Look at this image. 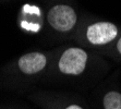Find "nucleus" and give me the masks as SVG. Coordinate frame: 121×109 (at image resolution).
Listing matches in <instances>:
<instances>
[{
	"mask_svg": "<svg viewBox=\"0 0 121 109\" xmlns=\"http://www.w3.org/2000/svg\"><path fill=\"white\" fill-rule=\"evenodd\" d=\"M47 21L50 27L58 33H69L75 27L78 13L71 6L59 3L49 9Z\"/></svg>",
	"mask_w": 121,
	"mask_h": 109,
	"instance_id": "4",
	"label": "nucleus"
},
{
	"mask_svg": "<svg viewBox=\"0 0 121 109\" xmlns=\"http://www.w3.org/2000/svg\"><path fill=\"white\" fill-rule=\"evenodd\" d=\"M113 53V56L116 58H118L121 60V35L117 38V40L115 42V45H113V48H112V52L111 55Z\"/></svg>",
	"mask_w": 121,
	"mask_h": 109,
	"instance_id": "7",
	"label": "nucleus"
},
{
	"mask_svg": "<svg viewBox=\"0 0 121 109\" xmlns=\"http://www.w3.org/2000/svg\"><path fill=\"white\" fill-rule=\"evenodd\" d=\"M11 109H17V108H11Z\"/></svg>",
	"mask_w": 121,
	"mask_h": 109,
	"instance_id": "8",
	"label": "nucleus"
},
{
	"mask_svg": "<svg viewBox=\"0 0 121 109\" xmlns=\"http://www.w3.org/2000/svg\"><path fill=\"white\" fill-rule=\"evenodd\" d=\"M120 36V30L115 23L99 21L88 25L82 34L84 45L94 48H104L111 45Z\"/></svg>",
	"mask_w": 121,
	"mask_h": 109,
	"instance_id": "3",
	"label": "nucleus"
},
{
	"mask_svg": "<svg viewBox=\"0 0 121 109\" xmlns=\"http://www.w3.org/2000/svg\"><path fill=\"white\" fill-rule=\"evenodd\" d=\"M35 99L45 109H86L79 101L69 100L59 95L38 94L35 96Z\"/></svg>",
	"mask_w": 121,
	"mask_h": 109,
	"instance_id": "5",
	"label": "nucleus"
},
{
	"mask_svg": "<svg viewBox=\"0 0 121 109\" xmlns=\"http://www.w3.org/2000/svg\"><path fill=\"white\" fill-rule=\"evenodd\" d=\"M103 109H121V92L117 88H109L101 96Z\"/></svg>",
	"mask_w": 121,
	"mask_h": 109,
	"instance_id": "6",
	"label": "nucleus"
},
{
	"mask_svg": "<svg viewBox=\"0 0 121 109\" xmlns=\"http://www.w3.org/2000/svg\"><path fill=\"white\" fill-rule=\"evenodd\" d=\"M52 56L44 51H31L24 53L1 71L0 78L10 87H19L28 82L43 78L49 71Z\"/></svg>",
	"mask_w": 121,
	"mask_h": 109,
	"instance_id": "1",
	"label": "nucleus"
},
{
	"mask_svg": "<svg viewBox=\"0 0 121 109\" xmlns=\"http://www.w3.org/2000/svg\"><path fill=\"white\" fill-rule=\"evenodd\" d=\"M100 64L99 59L88 50L79 46H70L52 57L49 71L52 70L55 75L61 78H81Z\"/></svg>",
	"mask_w": 121,
	"mask_h": 109,
	"instance_id": "2",
	"label": "nucleus"
}]
</instances>
